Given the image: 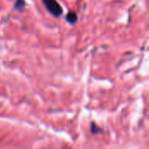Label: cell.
Masks as SVG:
<instances>
[{
  "mask_svg": "<svg viewBox=\"0 0 149 149\" xmlns=\"http://www.w3.org/2000/svg\"><path fill=\"white\" fill-rule=\"evenodd\" d=\"M43 3L48 12L53 17H59L63 13V9L57 0H43Z\"/></svg>",
  "mask_w": 149,
  "mask_h": 149,
  "instance_id": "1",
  "label": "cell"
},
{
  "mask_svg": "<svg viewBox=\"0 0 149 149\" xmlns=\"http://www.w3.org/2000/svg\"><path fill=\"white\" fill-rule=\"evenodd\" d=\"M65 19H66V21H67L69 24H76L77 21H78V16H77V14H76L75 12L70 11V12H68V13L66 14Z\"/></svg>",
  "mask_w": 149,
  "mask_h": 149,
  "instance_id": "2",
  "label": "cell"
},
{
  "mask_svg": "<svg viewBox=\"0 0 149 149\" xmlns=\"http://www.w3.org/2000/svg\"><path fill=\"white\" fill-rule=\"evenodd\" d=\"M25 6V1L24 0H17L14 4V8L19 11L23 10Z\"/></svg>",
  "mask_w": 149,
  "mask_h": 149,
  "instance_id": "3",
  "label": "cell"
}]
</instances>
